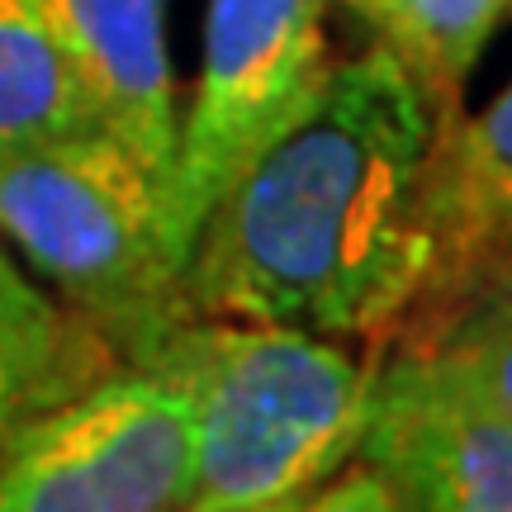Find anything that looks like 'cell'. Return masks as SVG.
Wrapping results in <instances>:
<instances>
[{"mask_svg":"<svg viewBox=\"0 0 512 512\" xmlns=\"http://www.w3.org/2000/svg\"><path fill=\"white\" fill-rule=\"evenodd\" d=\"M437 119L384 38L332 62L318 105L200 223L181 271L190 313L389 351L427 275L422 176Z\"/></svg>","mask_w":512,"mask_h":512,"instance_id":"6da1fadb","label":"cell"},{"mask_svg":"<svg viewBox=\"0 0 512 512\" xmlns=\"http://www.w3.org/2000/svg\"><path fill=\"white\" fill-rule=\"evenodd\" d=\"M147 366L176 370L195 413L185 512L290 503L356 460L384 351L242 318H185Z\"/></svg>","mask_w":512,"mask_h":512,"instance_id":"7a4b0ae2","label":"cell"},{"mask_svg":"<svg viewBox=\"0 0 512 512\" xmlns=\"http://www.w3.org/2000/svg\"><path fill=\"white\" fill-rule=\"evenodd\" d=\"M0 238L128 366H147L195 318L166 247L162 190L105 128L0 157Z\"/></svg>","mask_w":512,"mask_h":512,"instance_id":"3957f363","label":"cell"},{"mask_svg":"<svg viewBox=\"0 0 512 512\" xmlns=\"http://www.w3.org/2000/svg\"><path fill=\"white\" fill-rule=\"evenodd\" d=\"M323 19L328 0H209L200 81L162 200L166 247L181 271L223 190L318 105L332 76Z\"/></svg>","mask_w":512,"mask_h":512,"instance_id":"277c9868","label":"cell"},{"mask_svg":"<svg viewBox=\"0 0 512 512\" xmlns=\"http://www.w3.org/2000/svg\"><path fill=\"white\" fill-rule=\"evenodd\" d=\"M190 484L185 380L119 361L15 437L0 460V512H185Z\"/></svg>","mask_w":512,"mask_h":512,"instance_id":"5b68a950","label":"cell"},{"mask_svg":"<svg viewBox=\"0 0 512 512\" xmlns=\"http://www.w3.org/2000/svg\"><path fill=\"white\" fill-rule=\"evenodd\" d=\"M356 460L375 465L408 512H512V418L408 351H384Z\"/></svg>","mask_w":512,"mask_h":512,"instance_id":"8992f818","label":"cell"},{"mask_svg":"<svg viewBox=\"0 0 512 512\" xmlns=\"http://www.w3.org/2000/svg\"><path fill=\"white\" fill-rule=\"evenodd\" d=\"M422 228L427 275L394 342L512 275V81L470 119L460 110L437 119L422 176Z\"/></svg>","mask_w":512,"mask_h":512,"instance_id":"52a82bcc","label":"cell"},{"mask_svg":"<svg viewBox=\"0 0 512 512\" xmlns=\"http://www.w3.org/2000/svg\"><path fill=\"white\" fill-rule=\"evenodd\" d=\"M100 128L143 162L166 200L176 166V76L166 53V0H53Z\"/></svg>","mask_w":512,"mask_h":512,"instance_id":"ba28073f","label":"cell"},{"mask_svg":"<svg viewBox=\"0 0 512 512\" xmlns=\"http://www.w3.org/2000/svg\"><path fill=\"white\" fill-rule=\"evenodd\" d=\"M119 366L114 347L0 247V460L15 437Z\"/></svg>","mask_w":512,"mask_h":512,"instance_id":"9c48e42d","label":"cell"},{"mask_svg":"<svg viewBox=\"0 0 512 512\" xmlns=\"http://www.w3.org/2000/svg\"><path fill=\"white\" fill-rule=\"evenodd\" d=\"M100 128L53 0H0V157Z\"/></svg>","mask_w":512,"mask_h":512,"instance_id":"30bf717a","label":"cell"},{"mask_svg":"<svg viewBox=\"0 0 512 512\" xmlns=\"http://www.w3.org/2000/svg\"><path fill=\"white\" fill-rule=\"evenodd\" d=\"M508 19L512 0H370L375 34L418 76L437 114L460 110L465 76Z\"/></svg>","mask_w":512,"mask_h":512,"instance_id":"8fae6325","label":"cell"},{"mask_svg":"<svg viewBox=\"0 0 512 512\" xmlns=\"http://www.w3.org/2000/svg\"><path fill=\"white\" fill-rule=\"evenodd\" d=\"M389 351L422 356L427 366H437L503 418H512V275L479 290L422 332L394 342Z\"/></svg>","mask_w":512,"mask_h":512,"instance_id":"7c38bea8","label":"cell"},{"mask_svg":"<svg viewBox=\"0 0 512 512\" xmlns=\"http://www.w3.org/2000/svg\"><path fill=\"white\" fill-rule=\"evenodd\" d=\"M290 512H408V503L399 498V489L389 479L366 465V460H351L337 470V479L318 484L309 498H299Z\"/></svg>","mask_w":512,"mask_h":512,"instance_id":"4fadbf2b","label":"cell"},{"mask_svg":"<svg viewBox=\"0 0 512 512\" xmlns=\"http://www.w3.org/2000/svg\"><path fill=\"white\" fill-rule=\"evenodd\" d=\"M342 5H347V10H356L361 19H370V0H342Z\"/></svg>","mask_w":512,"mask_h":512,"instance_id":"5bb4252c","label":"cell"}]
</instances>
